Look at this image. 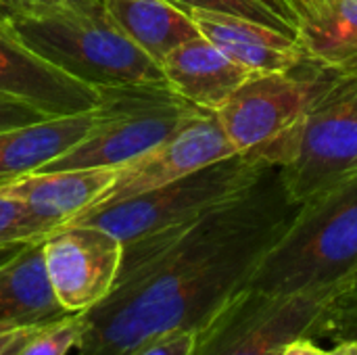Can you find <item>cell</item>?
<instances>
[{
	"label": "cell",
	"mask_w": 357,
	"mask_h": 355,
	"mask_svg": "<svg viewBox=\"0 0 357 355\" xmlns=\"http://www.w3.org/2000/svg\"><path fill=\"white\" fill-rule=\"evenodd\" d=\"M356 75H357V73H356Z\"/></svg>",
	"instance_id": "cell-33"
},
{
	"label": "cell",
	"mask_w": 357,
	"mask_h": 355,
	"mask_svg": "<svg viewBox=\"0 0 357 355\" xmlns=\"http://www.w3.org/2000/svg\"><path fill=\"white\" fill-rule=\"evenodd\" d=\"M117 167H86L27 174L2 190L52 232L90 211L115 184Z\"/></svg>",
	"instance_id": "cell-12"
},
{
	"label": "cell",
	"mask_w": 357,
	"mask_h": 355,
	"mask_svg": "<svg viewBox=\"0 0 357 355\" xmlns=\"http://www.w3.org/2000/svg\"><path fill=\"white\" fill-rule=\"evenodd\" d=\"M48 234L52 230L38 222L21 201L8 197L0 186V247L44 241Z\"/></svg>",
	"instance_id": "cell-21"
},
{
	"label": "cell",
	"mask_w": 357,
	"mask_h": 355,
	"mask_svg": "<svg viewBox=\"0 0 357 355\" xmlns=\"http://www.w3.org/2000/svg\"><path fill=\"white\" fill-rule=\"evenodd\" d=\"M357 270V176L303 201L257 264L249 289L297 293L339 287Z\"/></svg>",
	"instance_id": "cell-3"
},
{
	"label": "cell",
	"mask_w": 357,
	"mask_h": 355,
	"mask_svg": "<svg viewBox=\"0 0 357 355\" xmlns=\"http://www.w3.org/2000/svg\"><path fill=\"white\" fill-rule=\"evenodd\" d=\"M0 94L23 100L48 117H67L100 107L105 90L48 63L0 25Z\"/></svg>",
	"instance_id": "cell-11"
},
{
	"label": "cell",
	"mask_w": 357,
	"mask_h": 355,
	"mask_svg": "<svg viewBox=\"0 0 357 355\" xmlns=\"http://www.w3.org/2000/svg\"><path fill=\"white\" fill-rule=\"evenodd\" d=\"M67 316L61 308L44 264V241L23 245L0 266V322L40 326Z\"/></svg>",
	"instance_id": "cell-17"
},
{
	"label": "cell",
	"mask_w": 357,
	"mask_h": 355,
	"mask_svg": "<svg viewBox=\"0 0 357 355\" xmlns=\"http://www.w3.org/2000/svg\"><path fill=\"white\" fill-rule=\"evenodd\" d=\"M169 88L199 109L218 113L251 75L207 38L197 36L174 48L161 63Z\"/></svg>",
	"instance_id": "cell-14"
},
{
	"label": "cell",
	"mask_w": 357,
	"mask_h": 355,
	"mask_svg": "<svg viewBox=\"0 0 357 355\" xmlns=\"http://www.w3.org/2000/svg\"><path fill=\"white\" fill-rule=\"evenodd\" d=\"M44 119H50L44 111H40L23 100L0 94V132L31 126V123L44 121Z\"/></svg>",
	"instance_id": "cell-23"
},
{
	"label": "cell",
	"mask_w": 357,
	"mask_h": 355,
	"mask_svg": "<svg viewBox=\"0 0 357 355\" xmlns=\"http://www.w3.org/2000/svg\"><path fill=\"white\" fill-rule=\"evenodd\" d=\"M280 355H331V352H324L312 339H297L289 347H284Z\"/></svg>",
	"instance_id": "cell-25"
},
{
	"label": "cell",
	"mask_w": 357,
	"mask_h": 355,
	"mask_svg": "<svg viewBox=\"0 0 357 355\" xmlns=\"http://www.w3.org/2000/svg\"><path fill=\"white\" fill-rule=\"evenodd\" d=\"M280 169L297 205L357 176V75L345 73L310 113L291 163Z\"/></svg>",
	"instance_id": "cell-8"
},
{
	"label": "cell",
	"mask_w": 357,
	"mask_h": 355,
	"mask_svg": "<svg viewBox=\"0 0 357 355\" xmlns=\"http://www.w3.org/2000/svg\"><path fill=\"white\" fill-rule=\"evenodd\" d=\"M0 4H2V6H6L13 15H17V13H19V0H0Z\"/></svg>",
	"instance_id": "cell-31"
},
{
	"label": "cell",
	"mask_w": 357,
	"mask_h": 355,
	"mask_svg": "<svg viewBox=\"0 0 357 355\" xmlns=\"http://www.w3.org/2000/svg\"><path fill=\"white\" fill-rule=\"evenodd\" d=\"M102 4L123 33L157 63L201 36L192 17L169 0H102Z\"/></svg>",
	"instance_id": "cell-18"
},
{
	"label": "cell",
	"mask_w": 357,
	"mask_h": 355,
	"mask_svg": "<svg viewBox=\"0 0 357 355\" xmlns=\"http://www.w3.org/2000/svg\"><path fill=\"white\" fill-rule=\"evenodd\" d=\"M79 0H19V13L17 15H29V17H42L59 10H67L75 6Z\"/></svg>",
	"instance_id": "cell-24"
},
{
	"label": "cell",
	"mask_w": 357,
	"mask_h": 355,
	"mask_svg": "<svg viewBox=\"0 0 357 355\" xmlns=\"http://www.w3.org/2000/svg\"><path fill=\"white\" fill-rule=\"evenodd\" d=\"M27 245V243H25ZM23 245H6V247H0V266L6 264L13 255H17V251L21 249Z\"/></svg>",
	"instance_id": "cell-30"
},
{
	"label": "cell",
	"mask_w": 357,
	"mask_h": 355,
	"mask_svg": "<svg viewBox=\"0 0 357 355\" xmlns=\"http://www.w3.org/2000/svg\"><path fill=\"white\" fill-rule=\"evenodd\" d=\"M234 155L236 151L224 134L218 115L211 111H201L165 142L119 167L115 184L94 207L165 186Z\"/></svg>",
	"instance_id": "cell-10"
},
{
	"label": "cell",
	"mask_w": 357,
	"mask_h": 355,
	"mask_svg": "<svg viewBox=\"0 0 357 355\" xmlns=\"http://www.w3.org/2000/svg\"><path fill=\"white\" fill-rule=\"evenodd\" d=\"M102 119L79 144L46 163L40 172L123 167L176 134L205 111L169 86L102 88Z\"/></svg>",
	"instance_id": "cell-7"
},
{
	"label": "cell",
	"mask_w": 357,
	"mask_h": 355,
	"mask_svg": "<svg viewBox=\"0 0 357 355\" xmlns=\"http://www.w3.org/2000/svg\"><path fill=\"white\" fill-rule=\"evenodd\" d=\"M86 328L84 312L33 326L13 355H67L77 347Z\"/></svg>",
	"instance_id": "cell-20"
},
{
	"label": "cell",
	"mask_w": 357,
	"mask_h": 355,
	"mask_svg": "<svg viewBox=\"0 0 357 355\" xmlns=\"http://www.w3.org/2000/svg\"><path fill=\"white\" fill-rule=\"evenodd\" d=\"M123 243L88 224H65L44 239L50 287L67 314L88 312L115 287Z\"/></svg>",
	"instance_id": "cell-9"
},
{
	"label": "cell",
	"mask_w": 357,
	"mask_h": 355,
	"mask_svg": "<svg viewBox=\"0 0 357 355\" xmlns=\"http://www.w3.org/2000/svg\"><path fill=\"white\" fill-rule=\"evenodd\" d=\"M100 119L102 103L86 113L50 117L31 126L0 132V186L40 172L46 163L90 136Z\"/></svg>",
	"instance_id": "cell-15"
},
{
	"label": "cell",
	"mask_w": 357,
	"mask_h": 355,
	"mask_svg": "<svg viewBox=\"0 0 357 355\" xmlns=\"http://www.w3.org/2000/svg\"><path fill=\"white\" fill-rule=\"evenodd\" d=\"M10 17H13V13H10L6 6H2V4H0V25H4Z\"/></svg>",
	"instance_id": "cell-32"
},
{
	"label": "cell",
	"mask_w": 357,
	"mask_h": 355,
	"mask_svg": "<svg viewBox=\"0 0 357 355\" xmlns=\"http://www.w3.org/2000/svg\"><path fill=\"white\" fill-rule=\"evenodd\" d=\"M203 38L251 73H278L301 67L307 59L297 36L224 13H188Z\"/></svg>",
	"instance_id": "cell-13"
},
{
	"label": "cell",
	"mask_w": 357,
	"mask_h": 355,
	"mask_svg": "<svg viewBox=\"0 0 357 355\" xmlns=\"http://www.w3.org/2000/svg\"><path fill=\"white\" fill-rule=\"evenodd\" d=\"M297 209L282 169L270 167L249 192L126 243L113 291L84 312L77 355H132L157 337L201 331L247 289Z\"/></svg>",
	"instance_id": "cell-1"
},
{
	"label": "cell",
	"mask_w": 357,
	"mask_h": 355,
	"mask_svg": "<svg viewBox=\"0 0 357 355\" xmlns=\"http://www.w3.org/2000/svg\"><path fill=\"white\" fill-rule=\"evenodd\" d=\"M176 6L190 10H209V13H224L245 17L291 36H297L293 17L284 4V0H169Z\"/></svg>",
	"instance_id": "cell-19"
},
{
	"label": "cell",
	"mask_w": 357,
	"mask_h": 355,
	"mask_svg": "<svg viewBox=\"0 0 357 355\" xmlns=\"http://www.w3.org/2000/svg\"><path fill=\"white\" fill-rule=\"evenodd\" d=\"M270 169L234 155L142 195L98 205L69 224H88L117 236L123 245L186 222L249 192Z\"/></svg>",
	"instance_id": "cell-6"
},
{
	"label": "cell",
	"mask_w": 357,
	"mask_h": 355,
	"mask_svg": "<svg viewBox=\"0 0 357 355\" xmlns=\"http://www.w3.org/2000/svg\"><path fill=\"white\" fill-rule=\"evenodd\" d=\"M307 59L357 73V0H284Z\"/></svg>",
	"instance_id": "cell-16"
},
{
	"label": "cell",
	"mask_w": 357,
	"mask_h": 355,
	"mask_svg": "<svg viewBox=\"0 0 357 355\" xmlns=\"http://www.w3.org/2000/svg\"><path fill=\"white\" fill-rule=\"evenodd\" d=\"M197 341L199 331H176L144 343L132 355H195Z\"/></svg>",
	"instance_id": "cell-22"
},
{
	"label": "cell",
	"mask_w": 357,
	"mask_h": 355,
	"mask_svg": "<svg viewBox=\"0 0 357 355\" xmlns=\"http://www.w3.org/2000/svg\"><path fill=\"white\" fill-rule=\"evenodd\" d=\"M331 355H357V341H345L341 345H337Z\"/></svg>",
	"instance_id": "cell-29"
},
{
	"label": "cell",
	"mask_w": 357,
	"mask_h": 355,
	"mask_svg": "<svg viewBox=\"0 0 357 355\" xmlns=\"http://www.w3.org/2000/svg\"><path fill=\"white\" fill-rule=\"evenodd\" d=\"M345 320L343 285L264 293L243 289L201 331L195 355H280L297 339H314Z\"/></svg>",
	"instance_id": "cell-5"
},
{
	"label": "cell",
	"mask_w": 357,
	"mask_h": 355,
	"mask_svg": "<svg viewBox=\"0 0 357 355\" xmlns=\"http://www.w3.org/2000/svg\"><path fill=\"white\" fill-rule=\"evenodd\" d=\"M4 27L36 54L90 86H169L161 63L123 33L102 0H79L42 17L13 15Z\"/></svg>",
	"instance_id": "cell-2"
},
{
	"label": "cell",
	"mask_w": 357,
	"mask_h": 355,
	"mask_svg": "<svg viewBox=\"0 0 357 355\" xmlns=\"http://www.w3.org/2000/svg\"><path fill=\"white\" fill-rule=\"evenodd\" d=\"M295 71L251 75L215 113L236 155L287 167L305 119L345 75L322 65L307 75Z\"/></svg>",
	"instance_id": "cell-4"
},
{
	"label": "cell",
	"mask_w": 357,
	"mask_h": 355,
	"mask_svg": "<svg viewBox=\"0 0 357 355\" xmlns=\"http://www.w3.org/2000/svg\"><path fill=\"white\" fill-rule=\"evenodd\" d=\"M31 328H33V326H27V328H23V331H21V333H19V335H17V337H15V339H13L10 343H6L4 347H0V355H13V354H15V352H17V347L21 345V341L25 339V335H27V333H29Z\"/></svg>",
	"instance_id": "cell-28"
},
{
	"label": "cell",
	"mask_w": 357,
	"mask_h": 355,
	"mask_svg": "<svg viewBox=\"0 0 357 355\" xmlns=\"http://www.w3.org/2000/svg\"><path fill=\"white\" fill-rule=\"evenodd\" d=\"M343 308H345L347 318L351 314H357V270L349 276V280L343 285Z\"/></svg>",
	"instance_id": "cell-26"
},
{
	"label": "cell",
	"mask_w": 357,
	"mask_h": 355,
	"mask_svg": "<svg viewBox=\"0 0 357 355\" xmlns=\"http://www.w3.org/2000/svg\"><path fill=\"white\" fill-rule=\"evenodd\" d=\"M27 328V326H25ZM23 328L21 326H13V324H2L0 322V347H4L6 343H10Z\"/></svg>",
	"instance_id": "cell-27"
}]
</instances>
